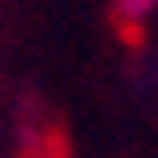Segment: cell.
<instances>
[{
	"label": "cell",
	"instance_id": "cell-1",
	"mask_svg": "<svg viewBox=\"0 0 158 158\" xmlns=\"http://www.w3.org/2000/svg\"><path fill=\"white\" fill-rule=\"evenodd\" d=\"M154 5L158 0H114V13H118V22H145V18L154 13Z\"/></svg>",
	"mask_w": 158,
	"mask_h": 158
},
{
	"label": "cell",
	"instance_id": "cell-2",
	"mask_svg": "<svg viewBox=\"0 0 158 158\" xmlns=\"http://www.w3.org/2000/svg\"><path fill=\"white\" fill-rule=\"evenodd\" d=\"M31 158H62V149H53V145H48V149H40V154H31Z\"/></svg>",
	"mask_w": 158,
	"mask_h": 158
}]
</instances>
